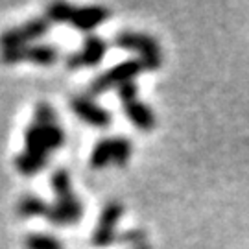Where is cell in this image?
I'll return each mask as SVG.
<instances>
[{
	"mask_svg": "<svg viewBox=\"0 0 249 249\" xmlns=\"http://www.w3.org/2000/svg\"><path fill=\"white\" fill-rule=\"evenodd\" d=\"M26 150L15 160V166L24 176H34L46 166L48 155L61 148L65 142V133L55 120V111L48 104H39L36 109V118L24 135Z\"/></svg>",
	"mask_w": 249,
	"mask_h": 249,
	"instance_id": "6da1fadb",
	"label": "cell"
},
{
	"mask_svg": "<svg viewBox=\"0 0 249 249\" xmlns=\"http://www.w3.org/2000/svg\"><path fill=\"white\" fill-rule=\"evenodd\" d=\"M131 157V142L122 137H113V139H104L100 141L90 153V166L92 168H106L107 164L116 162L124 166Z\"/></svg>",
	"mask_w": 249,
	"mask_h": 249,
	"instance_id": "8992f818",
	"label": "cell"
},
{
	"mask_svg": "<svg viewBox=\"0 0 249 249\" xmlns=\"http://www.w3.org/2000/svg\"><path fill=\"white\" fill-rule=\"evenodd\" d=\"M118 96L124 104L125 115L129 116V120L133 122L139 129L150 131L155 125V116L151 113V109L146 104H142L141 100H137V87L135 83H125L118 89Z\"/></svg>",
	"mask_w": 249,
	"mask_h": 249,
	"instance_id": "ba28073f",
	"label": "cell"
},
{
	"mask_svg": "<svg viewBox=\"0 0 249 249\" xmlns=\"http://www.w3.org/2000/svg\"><path fill=\"white\" fill-rule=\"evenodd\" d=\"M107 45L104 39L96 36H89L85 39L83 50L78 53H72L67 59L69 69H85V67H94L102 61V57L106 55Z\"/></svg>",
	"mask_w": 249,
	"mask_h": 249,
	"instance_id": "8fae6325",
	"label": "cell"
},
{
	"mask_svg": "<svg viewBox=\"0 0 249 249\" xmlns=\"http://www.w3.org/2000/svg\"><path fill=\"white\" fill-rule=\"evenodd\" d=\"M133 249H151L150 246H139V248H133Z\"/></svg>",
	"mask_w": 249,
	"mask_h": 249,
	"instance_id": "9a60e30c",
	"label": "cell"
},
{
	"mask_svg": "<svg viewBox=\"0 0 249 249\" xmlns=\"http://www.w3.org/2000/svg\"><path fill=\"white\" fill-rule=\"evenodd\" d=\"M124 213V207L118 203V201H111L104 207V211L100 214V222L98 227L92 232V244L98 246V248H106L111 246L113 242H116V223L120 220V216Z\"/></svg>",
	"mask_w": 249,
	"mask_h": 249,
	"instance_id": "30bf717a",
	"label": "cell"
},
{
	"mask_svg": "<svg viewBox=\"0 0 249 249\" xmlns=\"http://www.w3.org/2000/svg\"><path fill=\"white\" fill-rule=\"evenodd\" d=\"M71 106H72V111L78 115L80 120L94 125V127H107V125L111 124V115L107 113L104 107L94 104L90 98L78 96V98L72 100Z\"/></svg>",
	"mask_w": 249,
	"mask_h": 249,
	"instance_id": "7c38bea8",
	"label": "cell"
},
{
	"mask_svg": "<svg viewBox=\"0 0 249 249\" xmlns=\"http://www.w3.org/2000/svg\"><path fill=\"white\" fill-rule=\"evenodd\" d=\"M115 45L124 50H131V52L141 53V61H142L144 69L148 71H155L160 65V50L159 45L151 39L150 36L144 34H135V32H122L116 36Z\"/></svg>",
	"mask_w": 249,
	"mask_h": 249,
	"instance_id": "5b68a950",
	"label": "cell"
},
{
	"mask_svg": "<svg viewBox=\"0 0 249 249\" xmlns=\"http://www.w3.org/2000/svg\"><path fill=\"white\" fill-rule=\"evenodd\" d=\"M50 185L55 190V203L50 205L46 218L55 225H74L83 214V205L78 201L71 188V178L67 170H57L50 178Z\"/></svg>",
	"mask_w": 249,
	"mask_h": 249,
	"instance_id": "7a4b0ae2",
	"label": "cell"
},
{
	"mask_svg": "<svg viewBox=\"0 0 249 249\" xmlns=\"http://www.w3.org/2000/svg\"><path fill=\"white\" fill-rule=\"evenodd\" d=\"M28 249H61V242L50 234H30L26 238Z\"/></svg>",
	"mask_w": 249,
	"mask_h": 249,
	"instance_id": "5bb4252c",
	"label": "cell"
},
{
	"mask_svg": "<svg viewBox=\"0 0 249 249\" xmlns=\"http://www.w3.org/2000/svg\"><path fill=\"white\" fill-rule=\"evenodd\" d=\"M142 71L144 65L141 59H129V61L118 63L116 67L100 74L96 80H92L89 87L90 94H104V92L115 89V87L120 89L125 83H131Z\"/></svg>",
	"mask_w": 249,
	"mask_h": 249,
	"instance_id": "277c9868",
	"label": "cell"
},
{
	"mask_svg": "<svg viewBox=\"0 0 249 249\" xmlns=\"http://www.w3.org/2000/svg\"><path fill=\"white\" fill-rule=\"evenodd\" d=\"M48 211H50V205L36 196H24L18 205V214L22 216H45L46 218Z\"/></svg>",
	"mask_w": 249,
	"mask_h": 249,
	"instance_id": "4fadbf2b",
	"label": "cell"
},
{
	"mask_svg": "<svg viewBox=\"0 0 249 249\" xmlns=\"http://www.w3.org/2000/svg\"><path fill=\"white\" fill-rule=\"evenodd\" d=\"M50 20L48 18H34L26 24L13 30H8L0 36V48L2 50H9V48H20V46H28L30 41H36L39 37H43L48 32Z\"/></svg>",
	"mask_w": 249,
	"mask_h": 249,
	"instance_id": "9c48e42d",
	"label": "cell"
},
{
	"mask_svg": "<svg viewBox=\"0 0 249 249\" xmlns=\"http://www.w3.org/2000/svg\"><path fill=\"white\" fill-rule=\"evenodd\" d=\"M2 61L13 65V63L30 61L34 65H41V67H50L57 61L59 52L57 48L52 45H28L20 46V48H9V50H2Z\"/></svg>",
	"mask_w": 249,
	"mask_h": 249,
	"instance_id": "52a82bcc",
	"label": "cell"
},
{
	"mask_svg": "<svg viewBox=\"0 0 249 249\" xmlns=\"http://www.w3.org/2000/svg\"><path fill=\"white\" fill-rule=\"evenodd\" d=\"M109 17V11L104 6H87V8H74L65 2H55L48 8V20L53 22H69L81 32H89L102 24Z\"/></svg>",
	"mask_w": 249,
	"mask_h": 249,
	"instance_id": "3957f363",
	"label": "cell"
}]
</instances>
